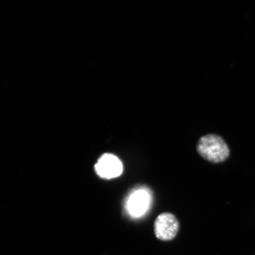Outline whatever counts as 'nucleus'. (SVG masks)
<instances>
[{"mask_svg": "<svg viewBox=\"0 0 255 255\" xmlns=\"http://www.w3.org/2000/svg\"><path fill=\"white\" fill-rule=\"evenodd\" d=\"M196 149L201 157L213 164L222 163L231 156L228 143L221 136L215 133H209L201 137L197 142Z\"/></svg>", "mask_w": 255, "mask_h": 255, "instance_id": "nucleus-1", "label": "nucleus"}, {"mask_svg": "<svg viewBox=\"0 0 255 255\" xmlns=\"http://www.w3.org/2000/svg\"><path fill=\"white\" fill-rule=\"evenodd\" d=\"M155 237L162 241H170L176 237L180 229L178 219L171 213L164 212L157 216L154 222Z\"/></svg>", "mask_w": 255, "mask_h": 255, "instance_id": "nucleus-2", "label": "nucleus"}, {"mask_svg": "<svg viewBox=\"0 0 255 255\" xmlns=\"http://www.w3.org/2000/svg\"><path fill=\"white\" fill-rule=\"evenodd\" d=\"M95 171L99 176L105 179L119 177L123 172V165L116 155L105 154L96 164Z\"/></svg>", "mask_w": 255, "mask_h": 255, "instance_id": "nucleus-3", "label": "nucleus"}, {"mask_svg": "<svg viewBox=\"0 0 255 255\" xmlns=\"http://www.w3.org/2000/svg\"><path fill=\"white\" fill-rule=\"evenodd\" d=\"M148 199L147 193L145 191H139L133 194L128 203L130 213L135 216L141 215L147 208Z\"/></svg>", "mask_w": 255, "mask_h": 255, "instance_id": "nucleus-4", "label": "nucleus"}]
</instances>
